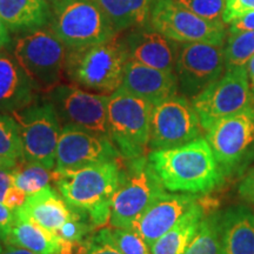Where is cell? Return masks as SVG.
I'll use <instances>...</instances> for the list:
<instances>
[{"label":"cell","instance_id":"52a82bcc","mask_svg":"<svg viewBox=\"0 0 254 254\" xmlns=\"http://www.w3.org/2000/svg\"><path fill=\"white\" fill-rule=\"evenodd\" d=\"M165 192L147 157L128 159V166L122 170L119 187L111 202V226L132 230L148 206Z\"/></svg>","mask_w":254,"mask_h":254},{"label":"cell","instance_id":"83f0119b","mask_svg":"<svg viewBox=\"0 0 254 254\" xmlns=\"http://www.w3.org/2000/svg\"><path fill=\"white\" fill-rule=\"evenodd\" d=\"M98 234L117 247L123 254H152L151 247L139 233L125 228H103Z\"/></svg>","mask_w":254,"mask_h":254},{"label":"cell","instance_id":"d4e9b609","mask_svg":"<svg viewBox=\"0 0 254 254\" xmlns=\"http://www.w3.org/2000/svg\"><path fill=\"white\" fill-rule=\"evenodd\" d=\"M117 33L150 24L157 0H95Z\"/></svg>","mask_w":254,"mask_h":254},{"label":"cell","instance_id":"cb8c5ba5","mask_svg":"<svg viewBox=\"0 0 254 254\" xmlns=\"http://www.w3.org/2000/svg\"><path fill=\"white\" fill-rule=\"evenodd\" d=\"M204 217V208L198 201L170 231L152 244V254H185Z\"/></svg>","mask_w":254,"mask_h":254},{"label":"cell","instance_id":"603a6c76","mask_svg":"<svg viewBox=\"0 0 254 254\" xmlns=\"http://www.w3.org/2000/svg\"><path fill=\"white\" fill-rule=\"evenodd\" d=\"M6 241L9 245L21 247L36 254H60L64 239L36 221L15 214V220L6 233Z\"/></svg>","mask_w":254,"mask_h":254},{"label":"cell","instance_id":"ffe728a7","mask_svg":"<svg viewBox=\"0 0 254 254\" xmlns=\"http://www.w3.org/2000/svg\"><path fill=\"white\" fill-rule=\"evenodd\" d=\"M37 92L14 56L0 51V112L12 114L30 106Z\"/></svg>","mask_w":254,"mask_h":254},{"label":"cell","instance_id":"60d3db41","mask_svg":"<svg viewBox=\"0 0 254 254\" xmlns=\"http://www.w3.org/2000/svg\"><path fill=\"white\" fill-rule=\"evenodd\" d=\"M11 43V37H9V31L6 27V25L2 23V20L0 19V51L4 47H6L8 44Z\"/></svg>","mask_w":254,"mask_h":254},{"label":"cell","instance_id":"f6af8a7d","mask_svg":"<svg viewBox=\"0 0 254 254\" xmlns=\"http://www.w3.org/2000/svg\"><path fill=\"white\" fill-rule=\"evenodd\" d=\"M7 244V241H6V236L4 234V232L0 230V246H4Z\"/></svg>","mask_w":254,"mask_h":254},{"label":"cell","instance_id":"277c9868","mask_svg":"<svg viewBox=\"0 0 254 254\" xmlns=\"http://www.w3.org/2000/svg\"><path fill=\"white\" fill-rule=\"evenodd\" d=\"M68 47L51 28H38L19 36L13 56L38 92L49 93L62 84Z\"/></svg>","mask_w":254,"mask_h":254},{"label":"cell","instance_id":"9a60e30c","mask_svg":"<svg viewBox=\"0 0 254 254\" xmlns=\"http://www.w3.org/2000/svg\"><path fill=\"white\" fill-rule=\"evenodd\" d=\"M123 157L110 138L84 131L73 126H63L57 148V171L75 170L94 164L111 163Z\"/></svg>","mask_w":254,"mask_h":254},{"label":"cell","instance_id":"7402d4cb","mask_svg":"<svg viewBox=\"0 0 254 254\" xmlns=\"http://www.w3.org/2000/svg\"><path fill=\"white\" fill-rule=\"evenodd\" d=\"M0 19L9 32H30L46 26L51 19L47 0H0Z\"/></svg>","mask_w":254,"mask_h":254},{"label":"cell","instance_id":"ac0fdd59","mask_svg":"<svg viewBox=\"0 0 254 254\" xmlns=\"http://www.w3.org/2000/svg\"><path fill=\"white\" fill-rule=\"evenodd\" d=\"M120 87L153 105L177 95L179 91L176 72L163 71L133 60L126 64Z\"/></svg>","mask_w":254,"mask_h":254},{"label":"cell","instance_id":"4fadbf2b","mask_svg":"<svg viewBox=\"0 0 254 254\" xmlns=\"http://www.w3.org/2000/svg\"><path fill=\"white\" fill-rule=\"evenodd\" d=\"M202 131L192 101L184 95H173L154 105L148 147L152 151L185 145L200 138Z\"/></svg>","mask_w":254,"mask_h":254},{"label":"cell","instance_id":"8d00e7d4","mask_svg":"<svg viewBox=\"0 0 254 254\" xmlns=\"http://www.w3.org/2000/svg\"><path fill=\"white\" fill-rule=\"evenodd\" d=\"M228 31H230V34L245 31H254V11L232 21Z\"/></svg>","mask_w":254,"mask_h":254},{"label":"cell","instance_id":"484cf974","mask_svg":"<svg viewBox=\"0 0 254 254\" xmlns=\"http://www.w3.org/2000/svg\"><path fill=\"white\" fill-rule=\"evenodd\" d=\"M52 170H49L43 165L31 163L25 159L19 160L15 167L12 168L14 186L27 195L33 194L49 186L52 182Z\"/></svg>","mask_w":254,"mask_h":254},{"label":"cell","instance_id":"7a4b0ae2","mask_svg":"<svg viewBox=\"0 0 254 254\" xmlns=\"http://www.w3.org/2000/svg\"><path fill=\"white\" fill-rule=\"evenodd\" d=\"M122 179L117 161L94 164L75 170H53L52 182L69 207L88 214L93 227L111 220V202Z\"/></svg>","mask_w":254,"mask_h":254},{"label":"cell","instance_id":"8fae6325","mask_svg":"<svg viewBox=\"0 0 254 254\" xmlns=\"http://www.w3.org/2000/svg\"><path fill=\"white\" fill-rule=\"evenodd\" d=\"M46 94L63 126L77 127L110 138L107 123L110 95L64 84L58 85Z\"/></svg>","mask_w":254,"mask_h":254},{"label":"cell","instance_id":"ba28073f","mask_svg":"<svg viewBox=\"0 0 254 254\" xmlns=\"http://www.w3.org/2000/svg\"><path fill=\"white\" fill-rule=\"evenodd\" d=\"M222 174H243L254 147V105L215 122L206 131Z\"/></svg>","mask_w":254,"mask_h":254},{"label":"cell","instance_id":"44dd1931","mask_svg":"<svg viewBox=\"0 0 254 254\" xmlns=\"http://www.w3.org/2000/svg\"><path fill=\"white\" fill-rule=\"evenodd\" d=\"M14 212L18 217L36 221L40 226L56 234L74 214V209L69 207L59 190L57 192L51 185L27 195L23 206Z\"/></svg>","mask_w":254,"mask_h":254},{"label":"cell","instance_id":"5bb4252c","mask_svg":"<svg viewBox=\"0 0 254 254\" xmlns=\"http://www.w3.org/2000/svg\"><path fill=\"white\" fill-rule=\"evenodd\" d=\"M225 69L224 45L187 43L180 46L174 72L179 91L192 100L220 78Z\"/></svg>","mask_w":254,"mask_h":254},{"label":"cell","instance_id":"836d02e7","mask_svg":"<svg viewBox=\"0 0 254 254\" xmlns=\"http://www.w3.org/2000/svg\"><path fill=\"white\" fill-rule=\"evenodd\" d=\"M238 195L244 202L254 206V164L247 168L238 185Z\"/></svg>","mask_w":254,"mask_h":254},{"label":"cell","instance_id":"d590c367","mask_svg":"<svg viewBox=\"0 0 254 254\" xmlns=\"http://www.w3.org/2000/svg\"><path fill=\"white\" fill-rule=\"evenodd\" d=\"M26 198H27L26 193L23 192L21 190H19L18 187L13 186L11 187V190H9L7 194H6L4 199V204L7 206L9 209L15 211V209H18L20 206H23Z\"/></svg>","mask_w":254,"mask_h":254},{"label":"cell","instance_id":"8992f818","mask_svg":"<svg viewBox=\"0 0 254 254\" xmlns=\"http://www.w3.org/2000/svg\"><path fill=\"white\" fill-rule=\"evenodd\" d=\"M50 27L68 49L101 44L118 36L95 0H52Z\"/></svg>","mask_w":254,"mask_h":254},{"label":"cell","instance_id":"f546056e","mask_svg":"<svg viewBox=\"0 0 254 254\" xmlns=\"http://www.w3.org/2000/svg\"><path fill=\"white\" fill-rule=\"evenodd\" d=\"M0 154L14 160L24 159V146L20 128L13 117L0 112Z\"/></svg>","mask_w":254,"mask_h":254},{"label":"cell","instance_id":"5b68a950","mask_svg":"<svg viewBox=\"0 0 254 254\" xmlns=\"http://www.w3.org/2000/svg\"><path fill=\"white\" fill-rule=\"evenodd\" d=\"M154 105L119 87L107 103L109 135L126 160L145 155Z\"/></svg>","mask_w":254,"mask_h":254},{"label":"cell","instance_id":"ee69618b","mask_svg":"<svg viewBox=\"0 0 254 254\" xmlns=\"http://www.w3.org/2000/svg\"><path fill=\"white\" fill-rule=\"evenodd\" d=\"M252 164H254V147H253V150H252V152H251V154H250V158H249V160H247V164H246V167H245V171L247 170V168H249L251 165ZM245 171H244V172H245ZM243 172V173H244Z\"/></svg>","mask_w":254,"mask_h":254},{"label":"cell","instance_id":"f35d334b","mask_svg":"<svg viewBox=\"0 0 254 254\" xmlns=\"http://www.w3.org/2000/svg\"><path fill=\"white\" fill-rule=\"evenodd\" d=\"M14 186L12 170H0V201L4 202L6 194Z\"/></svg>","mask_w":254,"mask_h":254},{"label":"cell","instance_id":"4316f807","mask_svg":"<svg viewBox=\"0 0 254 254\" xmlns=\"http://www.w3.org/2000/svg\"><path fill=\"white\" fill-rule=\"evenodd\" d=\"M254 56V31L231 33L225 46L226 69L246 67Z\"/></svg>","mask_w":254,"mask_h":254},{"label":"cell","instance_id":"4dcf8cb0","mask_svg":"<svg viewBox=\"0 0 254 254\" xmlns=\"http://www.w3.org/2000/svg\"><path fill=\"white\" fill-rule=\"evenodd\" d=\"M180 5L209 21H221L224 23L226 0H176Z\"/></svg>","mask_w":254,"mask_h":254},{"label":"cell","instance_id":"f1b7e54d","mask_svg":"<svg viewBox=\"0 0 254 254\" xmlns=\"http://www.w3.org/2000/svg\"><path fill=\"white\" fill-rule=\"evenodd\" d=\"M219 213L204 217L185 254H219Z\"/></svg>","mask_w":254,"mask_h":254},{"label":"cell","instance_id":"30bf717a","mask_svg":"<svg viewBox=\"0 0 254 254\" xmlns=\"http://www.w3.org/2000/svg\"><path fill=\"white\" fill-rule=\"evenodd\" d=\"M190 101L205 132L217 120L254 105L246 67L226 69L220 78Z\"/></svg>","mask_w":254,"mask_h":254},{"label":"cell","instance_id":"d6986e66","mask_svg":"<svg viewBox=\"0 0 254 254\" xmlns=\"http://www.w3.org/2000/svg\"><path fill=\"white\" fill-rule=\"evenodd\" d=\"M219 254H254V211L231 206L219 213Z\"/></svg>","mask_w":254,"mask_h":254},{"label":"cell","instance_id":"7bdbcfd3","mask_svg":"<svg viewBox=\"0 0 254 254\" xmlns=\"http://www.w3.org/2000/svg\"><path fill=\"white\" fill-rule=\"evenodd\" d=\"M18 161L14 160V159L0 154V170H12V168L15 167Z\"/></svg>","mask_w":254,"mask_h":254},{"label":"cell","instance_id":"e0dca14e","mask_svg":"<svg viewBox=\"0 0 254 254\" xmlns=\"http://www.w3.org/2000/svg\"><path fill=\"white\" fill-rule=\"evenodd\" d=\"M194 194L165 192L139 217L133 231L139 233L148 245L170 231L194 206Z\"/></svg>","mask_w":254,"mask_h":254},{"label":"cell","instance_id":"d6a6232c","mask_svg":"<svg viewBox=\"0 0 254 254\" xmlns=\"http://www.w3.org/2000/svg\"><path fill=\"white\" fill-rule=\"evenodd\" d=\"M254 11V0H226V9L224 13L225 24H231L236 19Z\"/></svg>","mask_w":254,"mask_h":254},{"label":"cell","instance_id":"3957f363","mask_svg":"<svg viewBox=\"0 0 254 254\" xmlns=\"http://www.w3.org/2000/svg\"><path fill=\"white\" fill-rule=\"evenodd\" d=\"M128 53L116 36L101 44L68 49L65 73L75 86L111 95L122 86Z\"/></svg>","mask_w":254,"mask_h":254},{"label":"cell","instance_id":"b9f144b4","mask_svg":"<svg viewBox=\"0 0 254 254\" xmlns=\"http://www.w3.org/2000/svg\"><path fill=\"white\" fill-rule=\"evenodd\" d=\"M247 69V77H249V84H250V90L252 92V95L254 98V56L252 59L250 60L249 64L246 65Z\"/></svg>","mask_w":254,"mask_h":254},{"label":"cell","instance_id":"2e32d148","mask_svg":"<svg viewBox=\"0 0 254 254\" xmlns=\"http://www.w3.org/2000/svg\"><path fill=\"white\" fill-rule=\"evenodd\" d=\"M129 60L142 65L174 72L179 53V43L165 37L150 26L134 27L123 39Z\"/></svg>","mask_w":254,"mask_h":254},{"label":"cell","instance_id":"9c48e42d","mask_svg":"<svg viewBox=\"0 0 254 254\" xmlns=\"http://www.w3.org/2000/svg\"><path fill=\"white\" fill-rule=\"evenodd\" d=\"M11 116L20 128L25 160L55 170L63 125L51 101H34Z\"/></svg>","mask_w":254,"mask_h":254},{"label":"cell","instance_id":"bcb514c9","mask_svg":"<svg viewBox=\"0 0 254 254\" xmlns=\"http://www.w3.org/2000/svg\"><path fill=\"white\" fill-rule=\"evenodd\" d=\"M47 1H49V2H51V1H52V0H47Z\"/></svg>","mask_w":254,"mask_h":254},{"label":"cell","instance_id":"7c38bea8","mask_svg":"<svg viewBox=\"0 0 254 254\" xmlns=\"http://www.w3.org/2000/svg\"><path fill=\"white\" fill-rule=\"evenodd\" d=\"M150 26L179 44L207 43L224 45L225 23L209 21L189 11L176 0H157Z\"/></svg>","mask_w":254,"mask_h":254},{"label":"cell","instance_id":"74e56055","mask_svg":"<svg viewBox=\"0 0 254 254\" xmlns=\"http://www.w3.org/2000/svg\"><path fill=\"white\" fill-rule=\"evenodd\" d=\"M15 220V212L9 209L4 202L0 201V230L4 232L6 236L9 227L12 226Z\"/></svg>","mask_w":254,"mask_h":254},{"label":"cell","instance_id":"ab89813d","mask_svg":"<svg viewBox=\"0 0 254 254\" xmlns=\"http://www.w3.org/2000/svg\"><path fill=\"white\" fill-rule=\"evenodd\" d=\"M0 254H36L31 251L21 249V247L9 245V244H6L4 246H0Z\"/></svg>","mask_w":254,"mask_h":254},{"label":"cell","instance_id":"e575fe53","mask_svg":"<svg viewBox=\"0 0 254 254\" xmlns=\"http://www.w3.org/2000/svg\"><path fill=\"white\" fill-rule=\"evenodd\" d=\"M84 254H123L114 247L112 244L101 238L99 234H95L91 240L86 243V250Z\"/></svg>","mask_w":254,"mask_h":254},{"label":"cell","instance_id":"6da1fadb","mask_svg":"<svg viewBox=\"0 0 254 254\" xmlns=\"http://www.w3.org/2000/svg\"><path fill=\"white\" fill-rule=\"evenodd\" d=\"M147 158L165 190L173 193L206 194L224 178L211 146L202 136L185 145L152 150Z\"/></svg>","mask_w":254,"mask_h":254},{"label":"cell","instance_id":"1f68e13d","mask_svg":"<svg viewBox=\"0 0 254 254\" xmlns=\"http://www.w3.org/2000/svg\"><path fill=\"white\" fill-rule=\"evenodd\" d=\"M92 228H93V226L88 222L81 220L78 212L74 211L73 217L59 228L57 234L62 239L69 241V243H81L92 231Z\"/></svg>","mask_w":254,"mask_h":254}]
</instances>
